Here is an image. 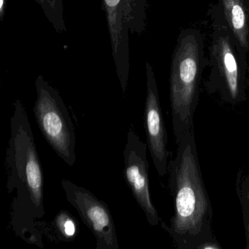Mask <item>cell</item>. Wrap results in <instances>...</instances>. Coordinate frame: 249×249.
Returning a JSON list of instances; mask_svg holds the SVG:
<instances>
[{
    "label": "cell",
    "mask_w": 249,
    "mask_h": 249,
    "mask_svg": "<svg viewBox=\"0 0 249 249\" xmlns=\"http://www.w3.org/2000/svg\"></svg>",
    "instance_id": "cell-15"
},
{
    "label": "cell",
    "mask_w": 249,
    "mask_h": 249,
    "mask_svg": "<svg viewBox=\"0 0 249 249\" xmlns=\"http://www.w3.org/2000/svg\"><path fill=\"white\" fill-rule=\"evenodd\" d=\"M148 145L140 138L131 124L124 149V176L134 199L151 226H158L160 218L151 199L147 158Z\"/></svg>",
    "instance_id": "cell-7"
},
{
    "label": "cell",
    "mask_w": 249,
    "mask_h": 249,
    "mask_svg": "<svg viewBox=\"0 0 249 249\" xmlns=\"http://www.w3.org/2000/svg\"><path fill=\"white\" fill-rule=\"evenodd\" d=\"M224 14L230 28L243 47L248 46V28L243 0H222Z\"/></svg>",
    "instance_id": "cell-9"
},
{
    "label": "cell",
    "mask_w": 249,
    "mask_h": 249,
    "mask_svg": "<svg viewBox=\"0 0 249 249\" xmlns=\"http://www.w3.org/2000/svg\"><path fill=\"white\" fill-rule=\"evenodd\" d=\"M218 59L225 75L230 94L232 98H236L239 92L238 69L227 39L221 38L218 42Z\"/></svg>",
    "instance_id": "cell-10"
},
{
    "label": "cell",
    "mask_w": 249,
    "mask_h": 249,
    "mask_svg": "<svg viewBox=\"0 0 249 249\" xmlns=\"http://www.w3.org/2000/svg\"><path fill=\"white\" fill-rule=\"evenodd\" d=\"M41 8L48 21L51 23L57 33L67 31L65 24V7L62 0H35Z\"/></svg>",
    "instance_id": "cell-11"
},
{
    "label": "cell",
    "mask_w": 249,
    "mask_h": 249,
    "mask_svg": "<svg viewBox=\"0 0 249 249\" xmlns=\"http://www.w3.org/2000/svg\"><path fill=\"white\" fill-rule=\"evenodd\" d=\"M198 71L199 46L195 36H189L178 46L170 77L172 124L177 145L195 132Z\"/></svg>",
    "instance_id": "cell-3"
},
{
    "label": "cell",
    "mask_w": 249,
    "mask_h": 249,
    "mask_svg": "<svg viewBox=\"0 0 249 249\" xmlns=\"http://www.w3.org/2000/svg\"><path fill=\"white\" fill-rule=\"evenodd\" d=\"M167 173L175 212L170 227L164 228L178 242L199 239L208 230L212 211L199 168L195 132L178 145Z\"/></svg>",
    "instance_id": "cell-2"
},
{
    "label": "cell",
    "mask_w": 249,
    "mask_h": 249,
    "mask_svg": "<svg viewBox=\"0 0 249 249\" xmlns=\"http://www.w3.org/2000/svg\"><path fill=\"white\" fill-rule=\"evenodd\" d=\"M111 41L112 56L123 93L130 71L129 37L145 28L146 0H103Z\"/></svg>",
    "instance_id": "cell-5"
},
{
    "label": "cell",
    "mask_w": 249,
    "mask_h": 249,
    "mask_svg": "<svg viewBox=\"0 0 249 249\" xmlns=\"http://www.w3.org/2000/svg\"><path fill=\"white\" fill-rule=\"evenodd\" d=\"M54 227L59 233V237L65 241L74 240L78 234V224L73 216L68 211H62L54 218Z\"/></svg>",
    "instance_id": "cell-12"
},
{
    "label": "cell",
    "mask_w": 249,
    "mask_h": 249,
    "mask_svg": "<svg viewBox=\"0 0 249 249\" xmlns=\"http://www.w3.org/2000/svg\"><path fill=\"white\" fill-rule=\"evenodd\" d=\"M248 199H249V193H248Z\"/></svg>",
    "instance_id": "cell-14"
},
{
    "label": "cell",
    "mask_w": 249,
    "mask_h": 249,
    "mask_svg": "<svg viewBox=\"0 0 249 249\" xmlns=\"http://www.w3.org/2000/svg\"><path fill=\"white\" fill-rule=\"evenodd\" d=\"M5 170L13 231L28 244L43 248L41 227L46 214L43 168L25 107L19 99L14 103L11 116Z\"/></svg>",
    "instance_id": "cell-1"
},
{
    "label": "cell",
    "mask_w": 249,
    "mask_h": 249,
    "mask_svg": "<svg viewBox=\"0 0 249 249\" xmlns=\"http://www.w3.org/2000/svg\"><path fill=\"white\" fill-rule=\"evenodd\" d=\"M146 97L143 125L147 145L154 167L161 177L168 172L167 133L159 97L158 89L152 68L146 63Z\"/></svg>",
    "instance_id": "cell-8"
},
{
    "label": "cell",
    "mask_w": 249,
    "mask_h": 249,
    "mask_svg": "<svg viewBox=\"0 0 249 249\" xmlns=\"http://www.w3.org/2000/svg\"><path fill=\"white\" fill-rule=\"evenodd\" d=\"M34 112L40 132L48 143L70 167L76 161V134L68 107L59 91L39 75Z\"/></svg>",
    "instance_id": "cell-4"
},
{
    "label": "cell",
    "mask_w": 249,
    "mask_h": 249,
    "mask_svg": "<svg viewBox=\"0 0 249 249\" xmlns=\"http://www.w3.org/2000/svg\"><path fill=\"white\" fill-rule=\"evenodd\" d=\"M67 200L96 238V249H119L113 215L107 204L71 180L61 181Z\"/></svg>",
    "instance_id": "cell-6"
},
{
    "label": "cell",
    "mask_w": 249,
    "mask_h": 249,
    "mask_svg": "<svg viewBox=\"0 0 249 249\" xmlns=\"http://www.w3.org/2000/svg\"><path fill=\"white\" fill-rule=\"evenodd\" d=\"M7 0H0V18L3 20L4 16L6 12Z\"/></svg>",
    "instance_id": "cell-13"
}]
</instances>
